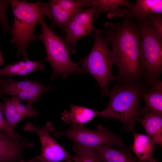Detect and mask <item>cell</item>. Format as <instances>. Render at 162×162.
I'll return each mask as SVG.
<instances>
[{"label": "cell", "mask_w": 162, "mask_h": 162, "mask_svg": "<svg viewBox=\"0 0 162 162\" xmlns=\"http://www.w3.org/2000/svg\"><path fill=\"white\" fill-rule=\"evenodd\" d=\"M28 74L26 71L24 69H22L19 71L15 76H26Z\"/></svg>", "instance_id": "83f0119b"}, {"label": "cell", "mask_w": 162, "mask_h": 162, "mask_svg": "<svg viewBox=\"0 0 162 162\" xmlns=\"http://www.w3.org/2000/svg\"><path fill=\"white\" fill-rule=\"evenodd\" d=\"M91 7L94 11V16L98 19L99 14L103 12L107 14L108 19H112L116 16L123 17L125 8L120 6L125 7L130 9L134 4L126 0H91Z\"/></svg>", "instance_id": "8fae6325"}, {"label": "cell", "mask_w": 162, "mask_h": 162, "mask_svg": "<svg viewBox=\"0 0 162 162\" xmlns=\"http://www.w3.org/2000/svg\"><path fill=\"white\" fill-rule=\"evenodd\" d=\"M44 4L49 11L52 22L49 27L52 29L58 27L62 31L65 32L67 26L72 16L62 8L56 2L51 0Z\"/></svg>", "instance_id": "e0dca14e"}, {"label": "cell", "mask_w": 162, "mask_h": 162, "mask_svg": "<svg viewBox=\"0 0 162 162\" xmlns=\"http://www.w3.org/2000/svg\"><path fill=\"white\" fill-rule=\"evenodd\" d=\"M3 100V103L1 104V108L2 112L5 116L6 124L13 135L21 137L20 134L14 131L16 126L25 118L31 117L36 118L38 112L33 108V104L23 105L20 103V100L16 97Z\"/></svg>", "instance_id": "30bf717a"}, {"label": "cell", "mask_w": 162, "mask_h": 162, "mask_svg": "<svg viewBox=\"0 0 162 162\" xmlns=\"http://www.w3.org/2000/svg\"><path fill=\"white\" fill-rule=\"evenodd\" d=\"M141 34L139 56L143 79L150 87L162 73V37L149 25L147 19L136 20Z\"/></svg>", "instance_id": "277c9868"}, {"label": "cell", "mask_w": 162, "mask_h": 162, "mask_svg": "<svg viewBox=\"0 0 162 162\" xmlns=\"http://www.w3.org/2000/svg\"><path fill=\"white\" fill-rule=\"evenodd\" d=\"M22 69L23 68L20 66L19 62L7 65L4 68L0 69V76L4 75L15 76L19 71Z\"/></svg>", "instance_id": "d4e9b609"}, {"label": "cell", "mask_w": 162, "mask_h": 162, "mask_svg": "<svg viewBox=\"0 0 162 162\" xmlns=\"http://www.w3.org/2000/svg\"><path fill=\"white\" fill-rule=\"evenodd\" d=\"M75 162H102L96 149L84 148L74 146Z\"/></svg>", "instance_id": "7402d4cb"}, {"label": "cell", "mask_w": 162, "mask_h": 162, "mask_svg": "<svg viewBox=\"0 0 162 162\" xmlns=\"http://www.w3.org/2000/svg\"><path fill=\"white\" fill-rule=\"evenodd\" d=\"M23 130L31 131L38 136L41 145L40 154L27 162H72L75 160L51 135L50 133L54 132L52 123L49 121L43 127L39 128L28 122Z\"/></svg>", "instance_id": "ba28073f"}, {"label": "cell", "mask_w": 162, "mask_h": 162, "mask_svg": "<svg viewBox=\"0 0 162 162\" xmlns=\"http://www.w3.org/2000/svg\"><path fill=\"white\" fill-rule=\"evenodd\" d=\"M38 23L40 26L41 32L38 38L43 42L46 49L45 60L50 63L52 68L50 80H54L59 76L65 79L69 75L85 73L79 63H75L71 59L64 40L53 32L43 18Z\"/></svg>", "instance_id": "8992f818"}, {"label": "cell", "mask_w": 162, "mask_h": 162, "mask_svg": "<svg viewBox=\"0 0 162 162\" xmlns=\"http://www.w3.org/2000/svg\"><path fill=\"white\" fill-rule=\"evenodd\" d=\"M3 132L0 131V135L3 133Z\"/></svg>", "instance_id": "f546056e"}, {"label": "cell", "mask_w": 162, "mask_h": 162, "mask_svg": "<svg viewBox=\"0 0 162 162\" xmlns=\"http://www.w3.org/2000/svg\"><path fill=\"white\" fill-rule=\"evenodd\" d=\"M10 5L9 0H0V26L3 32L11 35V28L7 17V10Z\"/></svg>", "instance_id": "603a6c76"}, {"label": "cell", "mask_w": 162, "mask_h": 162, "mask_svg": "<svg viewBox=\"0 0 162 162\" xmlns=\"http://www.w3.org/2000/svg\"><path fill=\"white\" fill-rule=\"evenodd\" d=\"M9 2L14 17L10 43L15 45L17 57L21 54L26 60L28 59V46L37 38L34 34L37 24L44 16L51 20L50 15L44 2L40 0L33 3L18 0H10Z\"/></svg>", "instance_id": "3957f363"}, {"label": "cell", "mask_w": 162, "mask_h": 162, "mask_svg": "<svg viewBox=\"0 0 162 162\" xmlns=\"http://www.w3.org/2000/svg\"><path fill=\"white\" fill-rule=\"evenodd\" d=\"M114 83L108 93V105L103 111H99L98 116L118 120L127 130L133 131L134 124L141 115L139 103L141 93L147 88L143 82L125 83L118 81Z\"/></svg>", "instance_id": "7a4b0ae2"}, {"label": "cell", "mask_w": 162, "mask_h": 162, "mask_svg": "<svg viewBox=\"0 0 162 162\" xmlns=\"http://www.w3.org/2000/svg\"><path fill=\"white\" fill-rule=\"evenodd\" d=\"M34 82L29 80L16 81L12 76H9L6 80L0 78V96L4 94L12 95L28 87Z\"/></svg>", "instance_id": "ffe728a7"}, {"label": "cell", "mask_w": 162, "mask_h": 162, "mask_svg": "<svg viewBox=\"0 0 162 162\" xmlns=\"http://www.w3.org/2000/svg\"><path fill=\"white\" fill-rule=\"evenodd\" d=\"M4 64V63L1 52H0V66Z\"/></svg>", "instance_id": "f1b7e54d"}, {"label": "cell", "mask_w": 162, "mask_h": 162, "mask_svg": "<svg viewBox=\"0 0 162 162\" xmlns=\"http://www.w3.org/2000/svg\"><path fill=\"white\" fill-rule=\"evenodd\" d=\"M73 162H75V161H73Z\"/></svg>", "instance_id": "1f68e13d"}, {"label": "cell", "mask_w": 162, "mask_h": 162, "mask_svg": "<svg viewBox=\"0 0 162 162\" xmlns=\"http://www.w3.org/2000/svg\"><path fill=\"white\" fill-rule=\"evenodd\" d=\"M94 32L92 47L87 56L79 60V64L85 72L91 74L96 80L100 88L101 95H108L109 83L116 80L112 73L113 62L107 41L98 28Z\"/></svg>", "instance_id": "5b68a950"}, {"label": "cell", "mask_w": 162, "mask_h": 162, "mask_svg": "<svg viewBox=\"0 0 162 162\" xmlns=\"http://www.w3.org/2000/svg\"><path fill=\"white\" fill-rule=\"evenodd\" d=\"M70 108L69 111L66 110L64 111L61 118L62 120L70 126H83L84 124L99 115V111L84 106L71 104Z\"/></svg>", "instance_id": "5bb4252c"}, {"label": "cell", "mask_w": 162, "mask_h": 162, "mask_svg": "<svg viewBox=\"0 0 162 162\" xmlns=\"http://www.w3.org/2000/svg\"><path fill=\"white\" fill-rule=\"evenodd\" d=\"M146 19L149 25L162 37V14H151Z\"/></svg>", "instance_id": "cb8c5ba5"}, {"label": "cell", "mask_w": 162, "mask_h": 162, "mask_svg": "<svg viewBox=\"0 0 162 162\" xmlns=\"http://www.w3.org/2000/svg\"><path fill=\"white\" fill-rule=\"evenodd\" d=\"M149 88L141 93L145 105L141 110V115L148 111L162 115V81L157 80Z\"/></svg>", "instance_id": "4fadbf2b"}, {"label": "cell", "mask_w": 162, "mask_h": 162, "mask_svg": "<svg viewBox=\"0 0 162 162\" xmlns=\"http://www.w3.org/2000/svg\"><path fill=\"white\" fill-rule=\"evenodd\" d=\"M44 60L40 61H33L29 60L28 59L25 60V66L23 69L27 74L41 70L44 68V65L40 63Z\"/></svg>", "instance_id": "484cf974"}, {"label": "cell", "mask_w": 162, "mask_h": 162, "mask_svg": "<svg viewBox=\"0 0 162 162\" xmlns=\"http://www.w3.org/2000/svg\"><path fill=\"white\" fill-rule=\"evenodd\" d=\"M63 9L73 16L83 9L85 6H91V0H55Z\"/></svg>", "instance_id": "44dd1931"}, {"label": "cell", "mask_w": 162, "mask_h": 162, "mask_svg": "<svg viewBox=\"0 0 162 162\" xmlns=\"http://www.w3.org/2000/svg\"><path fill=\"white\" fill-rule=\"evenodd\" d=\"M162 13V0H137L130 9H125L123 17L143 20L150 15Z\"/></svg>", "instance_id": "7c38bea8"}, {"label": "cell", "mask_w": 162, "mask_h": 162, "mask_svg": "<svg viewBox=\"0 0 162 162\" xmlns=\"http://www.w3.org/2000/svg\"><path fill=\"white\" fill-rule=\"evenodd\" d=\"M134 141L132 150L139 162H157L153 156L155 143L149 136L132 131Z\"/></svg>", "instance_id": "9a60e30c"}, {"label": "cell", "mask_w": 162, "mask_h": 162, "mask_svg": "<svg viewBox=\"0 0 162 162\" xmlns=\"http://www.w3.org/2000/svg\"><path fill=\"white\" fill-rule=\"evenodd\" d=\"M98 29L112 47L114 65L118 68L116 80L125 83L142 82L139 56L141 34L133 19L123 18L121 23L106 22Z\"/></svg>", "instance_id": "6da1fadb"}, {"label": "cell", "mask_w": 162, "mask_h": 162, "mask_svg": "<svg viewBox=\"0 0 162 162\" xmlns=\"http://www.w3.org/2000/svg\"><path fill=\"white\" fill-rule=\"evenodd\" d=\"M1 52V51H0V52Z\"/></svg>", "instance_id": "4dcf8cb0"}, {"label": "cell", "mask_w": 162, "mask_h": 162, "mask_svg": "<svg viewBox=\"0 0 162 162\" xmlns=\"http://www.w3.org/2000/svg\"><path fill=\"white\" fill-rule=\"evenodd\" d=\"M51 89L50 86L45 87L40 82L34 81L28 87L12 95L25 101L27 104H34L43 93Z\"/></svg>", "instance_id": "d6986e66"}, {"label": "cell", "mask_w": 162, "mask_h": 162, "mask_svg": "<svg viewBox=\"0 0 162 162\" xmlns=\"http://www.w3.org/2000/svg\"><path fill=\"white\" fill-rule=\"evenodd\" d=\"M94 11L92 8L83 9L73 16L66 28L64 41L69 54L76 52L77 41L85 36L94 37L92 33L97 29L94 25Z\"/></svg>", "instance_id": "9c48e42d"}, {"label": "cell", "mask_w": 162, "mask_h": 162, "mask_svg": "<svg viewBox=\"0 0 162 162\" xmlns=\"http://www.w3.org/2000/svg\"><path fill=\"white\" fill-rule=\"evenodd\" d=\"M143 117L138 121L144 128L146 132L155 143L162 145V115L151 112L143 114Z\"/></svg>", "instance_id": "2e32d148"}, {"label": "cell", "mask_w": 162, "mask_h": 162, "mask_svg": "<svg viewBox=\"0 0 162 162\" xmlns=\"http://www.w3.org/2000/svg\"><path fill=\"white\" fill-rule=\"evenodd\" d=\"M96 150L102 162H137L129 153L115 149L112 145H104Z\"/></svg>", "instance_id": "ac0fdd59"}, {"label": "cell", "mask_w": 162, "mask_h": 162, "mask_svg": "<svg viewBox=\"0 0 162 162\" xmlns=\"http://www.w3.org/2000/svg\"><path fill=\"white\" fill-rule=\"evenodd\" d=\"M54 135L56 137H66L74 142V146L86 149H96L108 144H114L120 148L124 146L119 136L100 124L96 130L86 129L84 126H70L64 131L54 132Z\"/></svg>", "instance_id": "52a82bcc"}, {"label": "cell", "mask_w": 162, "mask_h": 162, "mask_svg": "<svg viewBox=\"0 0 162 162\" xmlns=\"http://www.w3.org/2000/svg\"><path fill=\"white\" fill-rule=\"evenodd\" d=\"M1 104L0 103V131L4 132L13 137L21 138V137L13 135L9 130L5 119L3 116L1 108Z\"/></svg>", "instance_id": "4316f807"}]
</instances>
